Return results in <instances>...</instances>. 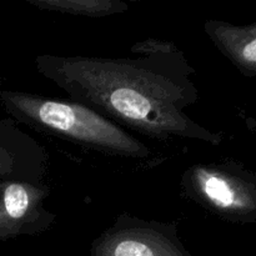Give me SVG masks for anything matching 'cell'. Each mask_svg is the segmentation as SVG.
<instances>
[{
  "label": "cell",
  "instance_id": "3",
  "mask_svg": "<svg viewBox=\"0 0 256 256\" xmlns=\"http://www.w3.org/2000/svg\"><path fill=\"white\" fill-rule=\"evenodd\" d=\"M180 188L192 202L228 219L246 216L256 209L255 185L229 165H190L182 172Z\"/></svg>",
  "mask_w": 256,
  "mask_h": 256
},
{
  "label": "cell",
  "instance_id": "8",
  "mask_svg": "<svg viewBox=\"0 0 256 256\" xmlns=\"http://www.w3.org/2000/svg\"><path fill=\"white\" fill-rule=\"evenodd\" d=\"M130 52H134V54H139L140 56H152V55L175 54V52H179L180 49L170 40L149 38V39L135 42Z\"/></svg>",
  "mask_w": 256,
  "mask_h": 256
},
{
  "label": "cell",
  "instance_id": "6",
  "mask_svg": "<svg viewBox=\"0 0 256 256\" xmlns=\"http://www.w3.org/2000/svg\"><path fill=\"white\" fill-rule=\"evenodd\" d=\"M48 172V150L14 119L0 120V180L40 184Z\"/></svg>",
  "mask_w": 256,
  "mask_h": 256
},
{
  "label": "cell",
  "instance_id": "4",
  "mask_svg": "<svg viewBox=\"0 0 256 256\" xmlns=\"http://www.w3.org/2000/svg\"><path fill=\"white\" fill-rule=\"evenodd\" d=\"M89 256H192L176 222L142 219L128 212L115 218L90 246Z\"/></svg>",
  "mask_w": 256,
  "mask_h": 256
},
{
  "label": "cell",
  "instance_id": "1",
  "mask_svg": "<svg viewBox=\"0 0 256 256\" xmlns=\"http://www.w3.org/2000/svg\"><path fill=\"white\" fill-rule=\"evenodd\" d=\"M34 62L70 100L124 129L159 142L220 144L219 135L185 112L199 92L192 80L195 69L182 50L135 59L42 54Z\"/></svg>",
  "mask_w": 256,
  "mask_h": 256
},
{
  "label": "cell",
  "instance_id": "7",
  "mask_svg": "<svg viewBox=\"0 0 256 256\" xmlns=\"http://www.w3.org/2000/svg\"><path fill=\"white\" fill-rule=\"evenodd\" d=\"M40 10L62 12L74 16L106 18L129 12V5L122 0H26Z\"/></svg>",
  "mask_w": 256,
  "mask_h": 256
},
{
  "label": "cell",
  "instance_id": "5",
  "mask_svg": "<svg viewBox=\"0 0 256 256\" xmlns=\"http://www.w3.org/2000/svg\"><path fill=\"white\" fill-rule=\"evenodd\" d=\"M50 192L45 182L0 180V242L48 232L58 218L44 205Z\"/></svg>",
  "mask_w": 256,
  "mask_h": 256
},
{
  "label": "cell",
  "instance_id": "2",
  "mask_svg": "<svg viewBox=\"0 0 256 256\" xmlns=\"http://www.w3.org/2000/svg\"><path fill=\"white\" fill-rule=\"evenodd\" d=\"M0 102L16 122L89 152L132 162L155 159L152 148L95 110L70 99L20 90L0 92Z\"/></svg>",
  "mask_w": 256,
  "mask_h": 256
}]
</instances>
